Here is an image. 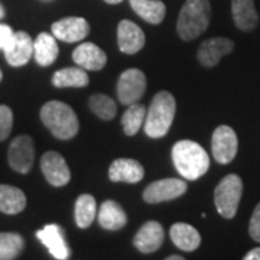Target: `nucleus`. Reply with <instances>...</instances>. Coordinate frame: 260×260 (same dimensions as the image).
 <instances>
[{"label": "nucleus", "mask_w": 260, "mask_h": 260, "mask_svg": "<svg viewBox=\"0 0 260 260\" xmlns=\"http://www.w3.org/2000/svg\"><path fill=\"white\" fill-rule=\"evenodd\" d=\"M25 242L18 233H0V260L16 259L23 250Z\"/></svg>", "instance_id": "obj_28"}, {"label": "nucleus", "mask_w": 260, "mask_h": 260, "mask_svg": "<svg viewBox=\"0 0 260 260\" xmlns=\"http://www.w3.org/2000/svg\"><path fill=\"white\" fill-rule=\"evenodd\" d=\"M175 112L177 102L172 94L169 91H159L155 94L143 124L145 133L152 139H160L167 136L174 123Z\"/></svg>", "instance_id": "obj_3"}, {"label": "nucleus", "mask_w": 260, "mask_h": 260, "mask_svg": "<svg viewBox=\"0 0 260 260\" xmlns=\"http://www.w3.org/2000/svg\"><path fill=\"white\" fill-rule=\"evenodd\" d=\"M3 51L9 65L22 67L28 64L30 56L34 55V41L28 32H15L10 44Z\"/></svg>", "instance_id": "obj_14"}, {"label": "nucleus", "mask_w": 260, "mask_h": 260, "mask_svg": "<svg viewBox=\"0 0 260 260\" xmlns=\"http://www.w3.org/2000/svg\"><path fill=\"white\" fill-rule=\"evenodd\" d=\"M75 224L80 229H88L97 215V204L95 198L90 194L80 195L75 201Z\"/></svg>", "instance_id": "obj_26"}, {"label": "nucleus", "mask_w": 260, "mask_h": 260, "mask_svg": "<svg viewBox=\"0 0 260 260\" xmlns=\"http://www.w3.org/2000/svg\"><path fill=\"white\" fill-rule=\"evenodd\" d=\"M232 15L234 25L244 32L253 30L259 23L254 0H232Z\"/></svg>", "instance_id": "obj_20"}, {"label": "nucleus", "mask_w": 260, "mask_h": 260, "mask_svg": "<svg viewBox=\"0 0 260 260\" xmlns=\"http://www.w3.org/2000/svg\"><path fill=\"white\" fill-rule=\"evenodd\" d=\"M167 260H184V256H168Z\"/></svg>", "instance_id": "obj_34"}, {"label": "nucleus", "mask_w": 260, "mask_h": 260, "mask_svg": "<svg viewBox=\"0 0 260 260\" xmlns=\"http://www.w3.org/2000/svg\"><path fill=\"white\" fill-rule=\"evenodd\" d=\"M26 207V195L13 185H0V211L9 215L22 213Z\"/></svg>", "instance_id": "obj_24"}, {"label": "nucleus", "mask_w": 260, "mask_h": 260, "mask_svg": "<svg viewBox=\"0 0 260 260\" xmlns=\"http://www.w3.org/2000/svg\"><path fill=\"white\" fill-rule=\"evenodd\" d=\"M172 162L178 174L186 181L201 178L210 169V156L194 140H179L172 146Z\"/></svg>", "instance_id": "obj_1"}, {"label": "nucleus", "mask_w": 260, "mask_h": 260, "mask_svg": "<svg viewBox=\"0 0 260 260\" xmlns=\"http://www.w3.org/2000/svg\"><path fill=\"white\" fill-rule=\"evenodd\" d=\"M211 150H213L214 159L218 164L221 165L230 164L236 158L239 150V139L236 132L227 124L218 126L214 130L211 138Z\"/></svg>", "instance_id": "obj_7"}, {"label": "nucleus", "mask_w": 260, "mask_h": 260, "mask_svg": "<svg viewBox=\"0 0 260 260\" xmlns=\"http://www.w3.org/2000/svg\"><path fill=\"white\" fill-rule=\"evenodd\" d=\"M210 0H186L178 15V35L184 41H192L207 30L210 25Z\"/></svg>", "instance_id": "obj_4"}, {"label": "nucleus", "mask_w": 260, "mask_h": 260, "mask_svg": "<svg viewBox=\"0 0 260 260\" xmlns=\"http://www.w3.org/2000/svg\"><path fill=\"white\" fill-rule=\"evenodd\" d=\"M9 165L19 174H28L35 159L34 139L28 135H22L12 140L8 152Z\"/></svg>", "instance_id": "obj_9"}, {"label": "nucleus", "mask_w": 260, "mask_h": 260, "mask_svg": "<svg viewBox=\"0 0 260 260\" xmlns=\"http://www.w3.org/2000/svg\"><path fill=\"white\" fill-rule=\"evenodd\" d=\"M15 35L13 29L8 25H0V49H5L10 44L12 38Z\"/></svg>", "instance_id": "obj_32"}, {"label": "nucleus", "mask_w": 260, "mask_h": 260, "mask_svg": "<svg viewBox=\"0 0 260 260\" xmlns=\"http://www.w3.org/2000/svg\"><path fill=\"white\" fill-rule=\"evenodd\" d=\"M185 192V181L177 178H165L149 184L143 191V200L148 204H160L165 201L177 200Z\"/></svg>", "instance_id": "obj_8"}, {"label": "nucleus", "mask_w": 260, "mask_h": 260, "mask_svg": "<svg viewBox=\"0 0 260 260\" xmlns=\"http://www.w3.org/2000/svg\"><path fill=\"white\" fill-rule=\"evenodd\" d=\"M243 195L242 178L236 174H229L218 182L214 191V204L221 217L232 220L236 217Z\"/></svg>", "instance_id": "obj_5"}, {"label": "nucleus", "mask_w": 260, "mask_h": 260, "mask_svg": "<svg viewBox=\"0 0 260 260\" xmlns=\"http://www.w3.org/2000/svg\"><path fill=\"white\" fill-rule=\"evenodd\" d=\"M41 169L48 182L52 186H64L71 181V171L64 156L55 150H49L42 155Z\"/></svg>", "instance_id": "obj_10"}, {"label": "nucleus", "mask_w": 260, "mask_h": 260, "mask_svg": "<svg viewBox=\"0 0 260 260\" xmlns=\"http://www.w3.org/2000/svg\"><path fill=\"white\" fill-rule=\"evenodd\" d=\"M73 59L78 67L88 71H100L107 64V55L93 42H83L73 52Z\"/></svg>", "instance_id": "obj_18"}, {"label": "nucleus", "mask_w": 260, "mask_h": 260, "mask_svg": "<svg viewBox=\"0 0 260 260\" xmlns=\"http://www.w3.org/2000/svg\"><path fill=\"white\" fill-rule=\"evenodd\" d=\"M90 83L88 74L81 67H68L58 70L52 77V84L58 88H67V87H85Z\"/></svg>", "instance_id": "obj_25"}, {"label": "nucleus", "mask_w": 260, "mask_h": 260, "mask_svg": "<svg viewBox=\"0 0 260 260\" xmlns=\"http://www.w3.org/2000/svg\"><path fill=\"white\" fill-rule=\"evenodd\" d=\"M90 32V25L84 18L70 16L52 23V35L68 44L80 42Z\"/></svg>", "instance_id": "obj_13"}, {"label": "nucleus", "mask_w": 260, "mask_h": 260, "mask_svg": "<svg viewBox=\"0 0 260 260\" xmlns=\"http://www.w3.org/2000/svg\"><path fill=\"white\" fill-rule=\"evenodd\" d=\"M146 91V75L138 68H129L121 73L117 81V99L121 104L138 103Z\"/></svg>", "instance_id": "obj_6"}, {"label": "nucleus", "mask_w": 260, "mask_h": 260, "mask_svg": "<svg viewBox=\"0 0 260 260\" xmlns=\"http://www.w3.org/2000/svg\"><path fill=\"white\" fill-rule=\"evenodd\" d=\"M97 218H99V224L104 230H109V232L121 230L127 223L126 211L119 203L113 200H107L103 203L97 211Z\"/></svg>", "instance_id": "obj_19"}, {"label": "nucleus", "mask_w": 260, "mask_h": 260, "mask_svg": "<svg viewBox=\"0 0 260 260\" xmlns=\"http://www.w3.org/2000/svg\"><path fill=\"white\" fill-rule=\"evenodd\" d=\"M37 237L55 259L65 260L70 257V249L65 242V233L61 225L48 224L42 230H38Z\"/></svg>", "instance_id": "obj_15"}, {"label": "nucleus", "mask_w": 260, "mask_h": 260, "mask_svg": "<svg viewBox=\"0 0 260 260\" xmlns=\"http://www.w3.org/2000/svg\"><path fill=\"white\" fill-rule=\"evenodd\" d=\"M234 51V42L229 38H210L204 41L198 51L197 59L204 68H213L221 61V58Z\"/></svg>", "instance_id": "obj_11"}, {"label": "nucleus", "mask_w": 260, "mask_h": 260, "mask_svg": "<svg viewBox=\"0 0 260 260\" xmlns=\"http://www.w3.org/2000/svg\"><path fill=\"white\" fill-rule=\"evenodd\" d=\"M169 236L178 249L184 251L197 250L201 244V236L198 230L186 223L174 224L169 230Z\"/></svg>", "instance_id": "obj_21"}, {"label": "nucleus", "mask_w": 260, "mask_h": 260, "mask_svg": "<svg viewBox=\"0 0 260 260\" xmlns=\"http://www.w3.org/2000/svg\"><path fill=\"white\" fill-rule=\"evenodd\" d=\"M106 3H109V5H117V3H121L123 0H104Z\"/></svg>", "instance_id": "obj_35"}, {"label": "nucleus", "mask_w": 260, "mask_h": 260, "mask_svg": "<svg viewBox=\"0 0 260 260\" xmlns=\"http://www.w3.org/2000/svg\"><path fill=\"white\" fill-rule=\"evenodd\" d=\"M2 78H3V74H2V70H0V81H2Z\"/></svg>", "instance_id": "obj_37"}, {"label": "nucleus", "mask_w": 260, "mask_h": 260, "mask_svg": "<svg viewBox=\"0 0 260 260\" xmlns=\"http://www.w3.org/2000/svg\"><path fill=\"white\" fill-rule=\"evenodd\" d=\"M13 126V113L10 107L0 104V142L8 139Z\"/></svg>", "instance_id": "obj_30"}, {"label": "nucleus", "mask_w": 260, "mask_h": 260, "mask_svg": "<svg viewBox=\"0 0 260 260\" xmlns=\"http://www.w3.org/2000/svg\"><path fill=\"white\" fill-rule=\"evenodd\" d=\"M5 18V9H3V6H2V3H0V19Z\"/></svg>", "instance_id": "obj_36"}, {"label": "nucleus", "mask_w": 260, "mask_h": 260, "mask_svg": "<svg viewBox=\"0 0 260 260\" xmlns=\"http://www.w3.org/2000/svg\"><path fill=\"white\" fill-rule=\"evenodd\" d=\"M88 106L91 109V112L100 117L102 120H112L116 117L117 113V106L112 97L106 95V94H94L88 100Z\"/></svg>", "instance_id": "obj_29"}, {"label": "nucleus", "mask_w": 260, "mask_h": 260, "mask_svg": "<svg viewBox=\"0 0 260 260\" xmlns=\"http://www.w3.org/2000/svg\"><path fill=\"white\" fill-rule=\"evenodd\" d=\"M145 32L135 22L123 19L117 26V44L123 54L133 55L145 47Z\"/></svg>", "instance_id": "obj_12"}, {"label": "nucleus", "mask_w": 260, "mask_h": 260, "mask_svg": "<svg viewBox=\"0 0 260 260\" xmlns=\"http://www.w3.org/2000/svg\"><path fill=\"white\" fill-rule=\"evenodd\" d=\"M58 54H59V48H58V44H56V39L54 35L42 32L34 41L35 61L41 67H49V65L54 64Z\"/></svg>", "instance_id": "obj_22"}, {"label": "nucleus", "mask_w": 260, "mask_h": 260, "mask_svg": "<svg viewBox=\"0 0 260 260\" xmlns=\"http://www.w3.org/2000/svg\"><path fill=\"white\" fill-rule=\"evenodd\" d=\"M249 234L254 242L260 243V203L256 205L251 214L250 224H249Z\"/></svg>", "instance_id": "obj_31"}, {"label": "nucleus", "mask_w": 260, "mask_h": 260, "mask_svg": "<svg viewBox=\"0 0 260 260\" xmlns=\"http://www.w3.org/2000/svg\"><path fill=\"white\" fill-rule=\"evenodd\" d=\"M164 239H165V232H164L162 224L158 221H148L136 233L133 239V244L138 250L148 254V253L159 250V247L164 243Z\"/></svg>", "instance_id": "obj_17"}, {"label": "nucleus", "mask_w": 260, "mask_h": 260, "mask_svg": "<svg viewBox=\"0 0 260 260\" xmlns=\"http://www.w3.org/2000/svg\"><path fill=\"white\" fill-rule=\"evenodd\" d=\"M132 9L143 20L159 25L167 15V6L162 0H129Z\"/></svg>", "instance_id": "obj_23"}, {"label": "nucleus", "mask_w": 260, "mask_h": 260, "mask_svg": "<svg viewBox=\"0 0 260 260\" xmlns=\"http://www.w3.org/2000/svg\"><path fill=\"white\" fill-rule=\"evenodd\" d=\"M143 177H145V168L135 159H116L109 168V178L112 182L138 184L143 179Z\"/></svg>", "instance_id": "obj_16"}, {"label": "nucleus", "mask_w": 260, "mask_h": 260, "mask_svg": "<svg viewBox=\"0 0 260 260\" xmlns=\"http://www.w3.org/2000/svg\"><path fill=\"white\" fill-rule=\"evenodd\" d=\"M244 260H260V247H254V249H251L244 257Z\"/></svg>", "instance_id": "obj_33"}, {"label": "nucleus", "mask_w": 260, "mask_h": 260, "mask_svg": "<svg viewBox=\"0 0 260 260\" xmlns=\"http://www.w3.org/2000/svg\"><path fill=\"white\" fill-rule=\"evenodd\" d=\"M41 120L59 140L73 139L80 130V121L73 107L58 100L48 102L42 106Z\"/></svg>", "instance_id": "obj_2"}, {"label": "nucleus", "mask_w": 260, "mask_h": 260, "mask_svg": "<svg viewBox=\"0 0 260 260\" xmlns=\"http://www.w3.org/2000/svg\"><path fill=\"white\" fill-rule=\"evenodd\" d=\"M146 113H148V110L143 104H136V103L130 104L123 114V117H121L123 132L127 136H135L143 127Z\"/></svg>", "instance_id": "obj_27"}]
</instances>
